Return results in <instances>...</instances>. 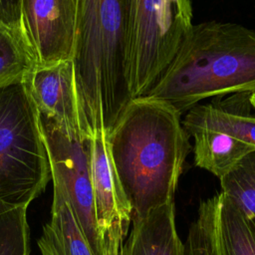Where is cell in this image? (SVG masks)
Segmentation results:
<instances>
[{"instance_id":"8","label":"cell","mask_w":255,"mask_h":255,"mask_svg":"<svg viewBox=\"0 0 255 255\" xmlns=\"http://www.w3.org/2000/svg\"><path fill=\"white\" fill-rule=\"evenodd\" d=\"M25 83L41 118L52 122L67 134L87 136L81 126L71 60L34 66Z\"/></svg>"},{"instance_id":"13","label":"cell","mask_w":255,"mask_h":255,"mask_svg":"<svg viewBox=\"0 0 255 255\" xmlns=\"http://www.w3.org/2000/svg\"><path fill=\"white\" fill-rule=\"evenodd\" d=\"M216 237L219 255H255V219L222 192Z\"/></svg>"},{"instance_id":"17","label":"cell","mask_w":255,"mask_h":255,"mask_svg":"<svg viewBox=\"0 0 255 255\" xmlns=\"http://www.w3.org/2000/svg\"><path fill=\"white\" fill-rule=\"evenodd\" d=\"M0 255H30L27 207L0 204Z\"/></svg>"},{"instance_id":"2","label":"cell","mask_w":255,"mask_h":255,"mask_svg":"<svg viewBox=\"0 0 255 255\" xmlns=\"http://www.w3.org/2000/svg\"><path fill=\"white\" fill-rule=\"evenodd\" d=\"M72 56L83 132L109 133L131 101L128 85L130 0H76Z\"/></svg>"},{"instance_id":"9","label":"cell","mask_w":255,"mask_h":255,"mask_svg":"<svg viewBox=\"0 0 255 255\" xmlns=\"http://www.w3.org/2000/svg\"><path fill=\"white\" fill-rule=\"evenodd\" d=\"M252 93L229 95L226 99L215 98L205 105H196L182 121L190 136L199 130L225 133L255 147V115L250 102Z\"/></svg>"},{"instance_id":"12","label":"cell","mask_w":255,"mask_h":255,"mask_svg":"<svg viewBox=\"0 0 255 255\" xmlns=\"http://www.w3.org/2000/svg\"><path fill=\"white\" fill-rule=\"evenodd\" d=\"M194 138V164L219 179L231 172L255 147L230 135L212 130H199Z\"/></svg>"},{"instance_id":"14","label":"cell","mask_w":255,"mask_h":255,"mask_svg":"<svg viewBox=\"0 0 255 255\" xmlns=\"http://www.w3.org/2000/svg\"><path fill=\"white\" fill-rule=\"evenodd\" d=\"M34 66L22 38L0 23V89L24 81Z\"/></svg>"},{"instance_id":"10","label":"cell","mask_w":255,"mask_h":255,"mask_svg":"<svg viewBox=\"0 0 255 255\" xmlns=\"http://www.w3.org/2000/svg\"><path fill=\"white\" fill-rule=\"evenodd\" d=\"M122 255H184L176 224L174 200L131 221Z\"/></svg>"},{"instance_id":"18","label":"cell","mask_w":255,"mask_h":255,"mask_svg":"<svg viewBox=\"0 0 255 255\" xmlns=\"http://www.w3.org/2000/svg\"><path fill=\"white\" fill-rule=\"evenodd\" d=\"M23 0H0V23L21 37V9Z\"/></svg>"},{"instance_id":"3","label":"cell","mask_w":255,"mask_h":255,"mask_svg":"<svg viewBox=\"0 0 255 255\" xmlns=\"http://www.w3.org/2000/svg\"><path fill=\"white\" fill-rule=\"evenodd\" d=\"M255 92V30L230 22L192 25L144 97L181 115L202 100Z\"/></svg>"},{"instance_id":"15","label":"cell","mask_w":255,"mask_h":255,"mask_svg":"<svg viewBox=\"0 0 255 255\" xmlns=\"http://www.w3.org/2000/svg\"><path fill=\"white\" fill-rule=\"evenodd\" d=\"M220 193L201 201L184 242V255H219L216 223Z\"/></svg>"},{"instance_id":"16","label":"cell","mask_w":255,"mask_h":255,"mask_svg":"<svg viewBox=\"0 0 255 255\" xmlns=\"http://www.w3.org/2000/svg\"><path fill=\"white\" fill-rule=\"evenodd\" d=\"M219 180L221 192L255 219V150Z\"/></svg>"},{"instance_id":"4","label":"cell","mask_w":255,"mask_h":255,"mask_svg":"<svg viewBox=\"0 0 255 255\" xmlns=\"http://www.w3.org/2000/svg\"><path fill=\"white\" fill-rule=\"evenodd\" d=\"M50 180L39 114L25 80L0 89V204L28 208Z\"/></svg>"},{"instance_id":"11","label":"cell","mask_w":255,"mask_h":255,"mask_svg":"<svg viewBox=\"0 0 255 255\" xmlns=\"http://www.w3.org/2000/svg\"><path fill=\"white\" fill-rule=\"evenodd\" d=\"M41 255H95L62 188L53 183L50 219L37 240Z\"/></svg>"},{"instance_id":"1","label":"cell","mask_w":255,"mask_h":255,"mask_svg":"<svg viewBox=\"0 0 255 255\" xmlns=\"http://www.w3.org/2000/svg\"><path fill=\"white\" fill-rule=\"evenodd\" d=\"M180 116L164 102L134 98L107 134L114 169L131 208V221L173 201L190 151Z\"/></svg>"},{"instance_id":"6","label":"cell","mask_w":255,"mask_h":255,"mask_svg":"<svg viewBox=\"0 0 255 255\" xmlns=\"http://www.w3.org/2000/svg\"><path fill=\"white\" fill-rule=\"evenodd\" d=\"M51 180L64 191L78 224L95 255H104L91 175V137L70 135L39 116Z\"/></svg>"},{"instance_id":"19","label":"cell","mask_w":255,"mask_h":255,"mask_svg":"<svg viewBox=\"0 0 255 255\" xmlns=\"http://www.w3.org/2000/svg\"><path fill=\"white\" fill-rule=\"evenodd\" d=\"M250 102H251V105L255 111V92L251 94V98H250Z\"/></svg>"},{"instance_id":"5","label":"cell","mask_w":255,"mask_h":255,"mask_svg":"<svg viewBox=\"0 0 255 255\" xmlns=\"http://www.w3.org/2000/svg\"><path fill=\"white\" fill-rule=\"evenodd\" d=\"M190 0H130L128 85L144 97L165 71L192 26Z\"/></svg>"},{"instance_id":"7","label":"cell","mask_w":255,"mask_h":255,"mask_svg":"<svg viewBox=\"0 0 255 255\" xmlns=\"http://www.w3.org/2000/svg\"><path fill=\"white\" fill-rule=\"evenodd\" d=\"M76 16V0H23L21 38L35 66L72 59Z\"/></svg>"}]
</instances>
